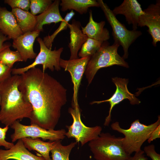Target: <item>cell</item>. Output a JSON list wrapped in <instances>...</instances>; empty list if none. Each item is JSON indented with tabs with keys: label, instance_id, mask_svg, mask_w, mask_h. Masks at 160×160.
Returning a JSON list of instances; mask_svg holds the SVG:
<instances>
[{
	"label": "cell",
	"instance_id": "obj_1",
	"mask_svg": "<svg viewBox=\"0 0 160 160\" xmlns=\"http://www.w3.org/2000/svg\"><path fill=\"white\" fill-rule=\"evenodd\" d=\"M19 90L32 105L31 124L54 129L67 102V89L56 79L39 68L20 75Z\"/></svg>",
	"mask_w": 160,
	"mask_h": 160
},
{
	"label": "cell",
	"instance_id": "obj_2",
	"mask_svg": "<svg viewBox=\"0 0 160 160\" xmlns=\"http://www.w3.org/2000/svg\"><path fill=\"white\" fill-rule=\"evenodd\" d=\"M20 79V75H13L0 84V121L5 126L31 116L32 105L18 89Z\"/></svg>",
	"mask_w": 160,
	"mask_h": 160
},
{
	"label": "cell",
	"instance_id": "obj_3",
	"mask_svg": "<svg viewBox=\"0 0 160 160\" xmlns=\"http://www.w3.org/2000/svg\"><path fill=\"white\" fill-rule=\"evenodd\" d=\"M160 124V116L155 122L148 125L141 123L139 119L135 120L128 129L121 127L119 122L116 121L111 125L113 130L124 135L122 139V146L125 151L131 155L134 152L141 150L143 143L149 137L152 132Z\"/></svg>",
	"mask_w": 160,
	"mask_h": 160
},
{
	"label": "cell",
	"instance_id": "obj_4",
	"mask_svg": "<svg viewBox=\"0 0 160 160\" xmlns=\"http://www.w3.org/2000/svg\"><path fill=\"white\" fill-rule=\"evenodd\" d=\"M123 137L108 132L101 133L88 145L96 160H130L131 156L122 146Z\"/></svg>",
	"mask_w": 160,
	"mask_h": 160
},
{
	"label": "cell",
	"instance_id": "obj_5",
	"mask_svg": "<svg viewBox=\"0 0 160 160\" xmlns=\"http://www.w3.org/2000/svg\"><path fill=\"white\" fill-rule=\"evenodd\" d=\"M119 45L114 42L110 45L107 41L103 42L100 48L92 56L87 65L84 73L88 85L100 69L117 65L126 68L128 63L118 53Z\"/></svg>",
	"mask_w": 160,
	"mask_h": 160
},
{
	"label": "cell",
	"instance_id": "obj_6",
	"mask_svg": "<svg viewBox=\"0 0 160 160\" xmlns=\"http://www.w3.org/2000/svg\"><path fill=\"white\" fill-rule=\"evenodd\" d=\"M97 1L112 28V35L114 42L122 47L124 52L122 57L124 59L127 58L129 47L142 35V33L137 30L127 29L124 24L117 20L112 10L102 0H98Z\"/></svg>",
	"mask_w": 160,
	"mask_h": 160
},
{
	"label": "cell",
	"instance_id": "obj_7",
	"mask_svg": "<svg viewBox=\"0 0 160 160\" xmlns=\"http://www.w3.org/2000/svg\"><path fill=\"white\" fill-rule=\"evenodd\" d=\"M73 122L70 126H66L68 131L65 136L68 138L75 139L77 143L80 142L81 146L97 138L101 133L102 127L100 126L89 127L82 122L81 117V111L78 103H71V107L68 109Z\"/></svg>",
	"mask_w": 160,
	"mask_h": 160
},
{
	"label": "cell",
	"instance_id": "obj_8",
	"mask_svg": "<svg viewBox=\"0 0 160 160\" xmlns=\"http://www.w3.org/2000/svg\"><path fill=\"white\" fill-rule=\"evenodd\" d=\"M10 127L14 130V133L10 135L12 143L25 137L41 138L44 140L51 141L61 140L65 138L66 132L64 129L47 130L35 124L24 125L18 121Z\"/></svg>",
	"mask_w": 160,
	"mask_h": 160
},
{
	"label": "cell",
	"instance_id": "obj_9",
	"mask_svg": "<svg viewBox=\"0 0 160 160\" xmlns=\"http://www.w3.org/2000/svg\"><path fill=\"white\" fill-rule=\"evenodd\" d=\"M37 41L39 44L40 50L34 61L24 67L12 68V74L13 75H21L39 65H42L43 72L47 68L52 71L55 70L57 71L60 70L59 62L63 48L61 47L57 50H56L55 48L54 50H52L46 47L41 38H37Z\"/></svg>",
	"mask_w": 160,
	"mask_h": 160
},
{
	"label": "cell",
	"instance_id": "obj_10",
	"mask_svg": "<svg viewBox=\"0 0 160 160\" xmlns=\"http://www.w3.org/2000/svg\"><path fill=\"white\" fill-rule=\"evenodd\" d=\"M112 81L115 85L116 89L113 95L109 99L100 101H94L90 103L92 105L99 104L102 103L108 102L110 108L108 115L106 117L104 124L105 126H108L111 121V113L113 107L123 100L128 99L132 105H138L140 103V100L135 96L128 90L127 85L128 83L127 79L115 77L112 79Z\"/></svg>",
	"mask_w": 160,
	"mask_h": 160
},
{
	"label": "cell",
	"instance_id": "obj_11",
	"mask_svg": "<svg viewBox=\"0 0 160 160\" xmlns=\"http://www.w3.org/2000/svg\"><path fill=\"white\" fill-rule=\"evenodd\" d=\"M143 11L138 26L148 27L147 31L152 37V44L156 47L160 41V1L157 0L155 4H151Z\"/></svg>",
	"mask_w": 160,
	"mask_h": 160
},
{
	"label": "cell",
	"instance_id": "obj_12",
	"mask_svg": "<svg viewBox=\"0 0 160 160\" xmlns=\"http://www.w3.org/2000/svg\"><path fill=\"white\" fill-rule=\"evenodd\" d=\"M91 57L88 56L77 59L66 60L60 58L59 64L60 68L68 71L73 84V94L72 103H78L79 88L81 81Z\"/></svg>",
	"mask_w": 160,
	"mask_h": 160
},
{
	"label": "cell",
	"instance_id": "obj_13",
	"mask_svg": "<svg viewBox=\"0 0 160 160\" xmlns=\"http://www.w3.org/2000/svg\"><path fill=\"white\" fill-rule=\"evenodd\" d=\"M40 31L34 30L23 33L13 40L12 47L20 54L23 61L36 58L37 54L33 49V45Z\"/></svg>",
	"mask_w": 160,
	"mask_h": 160
},
{
	"label": "cell",
	"instance_id": "obj_14",
	"mask_svg": "<svg viewBox=\"0 0 160 160\" xmlns=\"http://www.w3.org/2000/svg\"><path fill=\"white\" fill-rule=\"evenodd\" d=\"M112 11L115 16L124 15L128 24L132 25L133 30H137L139 18L143 13L140 4L136 0H124Z\"/></svg>",
	"mask_w": 160,
	"mask_h": 160
},
{
	"label": "cell",
	"instance_id": "obj_15",
	"mask_svg": "<svg viewBox=\"0 0 160 160\" xmlns=\"http://www.w3.org/2000/svg\"><path fill=\"white\" fill-rule=\"evenodd\" d=\"M8 150L0 149V160H45L42 156H36L27 149L21 139Z\"/></svg>",
	"mask_w": 160,
	"mask_h": 160
},
{
	"label": "cell",
	"instance_id": "obj_16",
	"mask_svg": "<svg viewBox=\"0 0 160 160\" xmlns=\"http://www.w3.org/2000/svg\"><path fill=\"white\" fill-rule=\"evenodd\" d=\"M0 31L9 39L13 40L23 33L12 12L0 6Z\"/></svg>",
	"mask_w": 160,
	"mask_h": 160
},
{
	"label": "cell",
	"instance_id": "obj_17",
	"mask_svg": "<svg viewBox=\"0 0 160 160\" xmlns=\"http://www.w3.org/2000/svg\"><path fill=\"white\" fill-rule=\"evenodd\" d=\"M81 26L80 22L74 19L71 24H68L70 31V41L68 45L71 52L70 60L78 58V51L88 38L80 29Z\"/></svg>",
	"mask_w": 160,
	"mask_h": 160
},
{
	"label": "cell",
	"instance_id": "obj_18",
	"mask_svg": "<svg viewBox=\"0 0 160 160\" xmlns=\"http://www.w3.org/2000/svg\"><path fill=\"white\" fill-rule=\"evenodd\" d=\"M89 18L88 23L84 27L81 26L82 32L86 35L88 38L104 42L107 41L110 38L108 30L104 27L105 21L99 22L95 21L93 18L92 11L89 12Z\"/></svg>",
	"mask_w": 160,
	"mask_h": 160
},
{
	"label": "cell",
	"instance_id": "obj_19",
	"mask_svg": "<svg viewBox=\"0 0 160 160\" xmlns=\"http://www.w3.org/2000/svg\"><path fill=\"white\" fill-rule=\"evenodd\" d=\"M60 2L59 0H55L45 11L36 16L37 22L35 30L42 31L44 25L52 23L56 24L63 21V18L59 9Z\"/></svg>",
	"mask_w": 160,
	"mask_h": 160
},
{
	"label": "cell",
	"instance_id": "obj_20",
	"mask_svg": "<svg viewBox=\"0 0 160 160\" xmlns=\"http://www.w3.org/2000/svg\"><path fill=\"white\" fill-rule=\"evenodd\" d=\"M11 12L23 33L35 30L37 22L36 16L28 11L18 8L12 9Z\"/></svg>",
	"mask_w": 160,
	"mask_h": 160
},
{
	"label": "cell",
	"instance_id": "obj_21",
	"mask_svg": "<svg viewBox=\"0 0 160 160\" xmlns=\"http://www.w3.org/2000/svg\"><path fill=\"white\" fill-rule=\"evenodd\" d=\"M25 147L29 150L37 151L45 160H52L49 153L53 147L55 141L45 142L39 138L25 137L21 139Z\"/></svg>",
	"mask_w": 160,
	"mask_h": 160
},
{
	"label": "cell",
	"instance_id": "obj_22",
	"mask_svg": "<svg viewBox=\"0 0 160 160\" xmlns=\"http://www.w3.org/2000/svg\"><path fill=\"white\" fill-rule=\"evenodd\" d=\"M60 5L63 12L74 10L81 15L86 13L89 7H99L98 1L95 0H62Z\"/></svg>",
	"mask_w": 160,
	"mask_h": 160
},
{
	"label": "cell",
	"instance_id": "obj_23",
	"mask_svg": "<svg viewBox=\"0 0 160 160\" xmlns=\"http://www.w3.org/2000/svg\"><path fill=\"white\" fill-rule=\"evenodd\" d=\"M76 142H72L67 145H63L61 140L56 141L51 150L52 160H69V156L72 149L77 144Z\"/></svg>",
	"mask_w": 160,
	"mask_h": 160
},
{
	"label": "cell",
	"instance_id": "obj_24",
	"mask_svg": "<svg viewBox=\"0 0 160 160\" xmlns=\"http://www.w3.org/2000/svg\"><path fill=\"white\" fill-rule=\"evenodd\" d=\"M103 43L88 38L82 45L78 56L80 58L91 57L100 48Z\"/></svg>",
	"mask_w": 160,
	"mask_h": 160
},
{
	"label": "cell",
	"instance_id": "obj_25",
	"mask_svg": "<svg viewBox=\"0 0 160 160\" xmlns=\"http://www.w3.org/2000/svg\"><path fill=\"white\" fill-rule=\"evenodd\" d=\"M75 13L73 10L67 13L61 22L59 27L51 35L47 36L44 38L43 40L45 45L48 48L51 49L52 43L57 35L61 31L66 30L68 28L69 22L75 15Z\"/></svg>",
	"mask_w": 160,
	"mask_h": 160
},
{
	"label": "cell",
	"instance_id": "obj_26",
	"mask_svg": "<svg viewBox=\"0 0 160 160\" xmlns=\"http://www.w3.org/2000/svg\"><path fill=\"white\" fill-rule=\"evenodd\" d=\"M23 61L21 56L17 50L12 51L9 47L6 48L0 52V62L12 68L14 63Z\"/></svg>",
	"mask_w": 160,
	"mask_h": 160
},
{
	"label": "cell",
	"instance_id": "obj_27",
	"mask_svg": "<svg viewBox=\"0 0 160 160\" xmlns=\"http://www.w3.org/2000/svg\"><path fill=\"white\" fill-rule=\"evenodd\" d=\"M30 1L31 13L34 15L44 12L52 3L51 0H30Z\"/></svg>",
	"mask_w": 160,
	"mask_h": 160
},
{
	"label": "cell",
	"instance_id": "obj_28",
	"mask_svg": "<svg viewBox=\"0 0 160 160\" xmlns=\"http://www.w3.org/2000/svg\"><path fill=\"white\" fill-rule=\"evenodd\" d=\"M4 2L9 5L12 9L18 8L28 11L30 8V0H5Z\"/></svg>",
	"mask_w": 160,
	"mask_h": 160
},
{
	"label": "cell",
	"instance_id": "obj_29",
	"mask_svg": "<svg viewBox=\"0 0 160 160\" xmlns=\"http://www.w3.org/2000/svg\"><path fill=\"white\" fill-rule=\"evenodd\" d=\"M9 128V127L5 126L3 128L0 127V147H4L6 150L11 148L14 145L13 143L7 141L6 140V133Z\"/></svg>",
	"mask_w": 160,
	"mask_h": 160
},
{
	"label": "cell",
	"instance_id": "obj_30",
	"mask_svg": "<svg viewBox=\"0 0 160 160\" xmlns=\"http://www.w3.org/2000/svg\"><path fill=\"white\" fill-rule=\"evenodd\" d=\"M12 69L0 62V84L12 76L11 74Z\"/></svg>",
	"mask_w": 160,
	"mask_h": 160
},
{
	"label": "cell",
	"instance_id": "obj_31",
	"mask_svg": "<svg viewBox=\"0 0 160 160\" xmlns=\"http://www.w3.org/2000/svg\"><path fill=\"white\" fill-rule=\"evenodd\" d=\"M143 151L152 160H160V154L156 152L153 144L145 146Z\"/></svg>",
	"mask_w": 160,
	"mask_h": 160
},
{
	"label": "cell",
	"instance_id": "obj_32",
	"mask_svg": "<svg viewBox=\"0 0 160 160\" xmlns=\"http://www.w3.org/2000/svg\"><path fill=\"white\" fill-rule=\"evenodd\" d=\"M160 138V124L152 132L148 142L150 143L157 138Z\"/></svg>",
	"mask_w": 160,
	"mask_h": 160
},
{
	"label": "cell",
	"instance_id": "obj_33",
	"mask_svg": "<svg viewBox=\"0 0 160 160\" xmlns=\"http://www.w3.org/2000/svg\"><path fill=\"white\" fill-rule=\"evenodd\" d=\"M9 39L7 36L3 34L0 31V52L4 49L10 47V44L4 43L5 41Z\"/></svg>",
	"mask_w": 160,
	"mask_h": 160
},
{
	"label": "cell",
	"instance_id": "obj_34",
	"mask_svg": "<svg viewBox=\"0 0 160 160\" xmlns=\"http://www.w3.org/2000/svg\"><path fill=\"white\" fill-rule=\"evenodd\" d=\"M144 151L140 150L135 153L133 156H131L130 160H148L147 158L145 156Z\"/></svg>",
	"mask_w": 160,
	"mask_h": 160
},
{
	"label": "cell",
	"instance_id": "obj_35",
	"mask_svg": "<svg viewBox=\"0 0 160 160\" xmlns=\"http://www.w3.org/2000/svg\"><path fill=\"white\" fill-rule=\"evenodd\" d=\"M1 101V96H0V108Z\"/></svg>",
	"mask_w": 160,
	"mask_h": 160
}]
</instances>
